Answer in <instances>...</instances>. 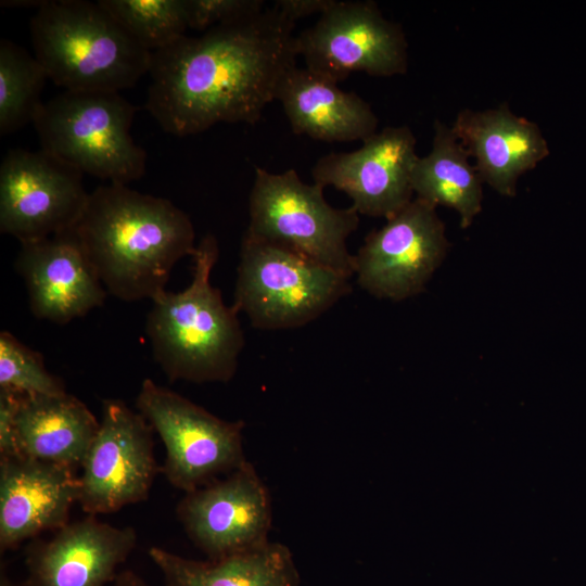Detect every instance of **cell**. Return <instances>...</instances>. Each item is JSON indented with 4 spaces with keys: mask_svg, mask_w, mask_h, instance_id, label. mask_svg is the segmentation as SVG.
<instances>
[{
    "mask_svg": "<svg viewBox=\"0 0 586 586\" xmlns=\"http://www.w3.org/2000/svg\"><path fill=\"white\" fill-rule=\"evenodd\" d=\"M113 18L144 49L155 52L189 29L184 0H100Z\"/></svg>",
    "mask_w": 586,
    "mask_h": 586,
    "instance_id": "24",
    "label": "cell"
},
{
    "mask_svg": "<svg viewBox=\"0 0 586 586\" xmlns=\"http://www.w3.org/2000/svg\"><path fill=\"white\" fill-rule=\"evenodd\" d=\"M219 256L214 234L198 243L190 284L152 298L145 332L154 360L170 382H229L244 346L238 310L228 306L211 275Z\"/></svg>",
    "mask_w": 586,
    "mask_h": 586,
    "instance_id": "3",
    "label": "cell"
},
{
    "mask_svg": "<svg viewBox=\"0 0 586 586\" xmlns=\"http://www.w3.org/2000/svg\"><path fill=\"white\" fill-rule=\"evenodd\" d=\"M136 407L165 446L163 473L166 480L184 493L247 461L242 420L220 419L151 379L143 380Z\"/></svg>",
    "mask_w": 586,
    "mask_h": 586,
    "instance_id": "8",
    "label": "cell"
},
{
    "mask_svg": "<svg viewBox=\"0 0 586 586\" xmlns=\"http://www.w3.org/2000/svg\"><path fill=\"white\" fill-rule=\"evenodd\" d=\"M137 109L119 92L67 91L34 118L41 149L81 173L128 184L145 171L146 154L130 135Z\"/></svg>",
    "mask_w": 586,
    "mask_h": 586,
    "instance_id": "5",
    "label": "cell"
},
{
    "mask_svg": "<svg viewBox=\"0 0 586 586\" xmlns=\"http://www.w3.org/2000/svg\"><path fill=\"white\" fill-rule=\"evenodd\" d=\"M451 129L475 160L483 183L502 196L513 198L519 178L549 155L539 126L514 114L507 104L482 111L463 109Z\"/></svg>",
    "mask_w": 586,
    "mask_h": 586,
    "instance_id": "18",
    "label": "cell"
},
{
    "mask_svg": "<svg viewBox=\"0 0 586 586\" xmlns=\"http://www.w3.org/2000/svg\"><path fill=\"white\" fill-rule=\"evenodd\" d=\"M305 67L335 82L352 73L403 75L408 43L400 24L385 18L373 1H337L296 36Z\"/></svg>",
    "mask_w": 586,
    "mask_h": 586,
    "instance_id": "9",
    "label": "cell"
},
{
    "mask_svg": "<svg viewBox=\"0 0 586 586\" xmlns=\"http://www.w3.org/2000/svg\"><path fill=\"white\" fill-rule=\"evenodd\" d=\"M48 75L36 59L15 42L0 40V135L14 132L34 118Z\"/></svg>",
    "mask_w": 586,
    "mask_h": 586,
    "instance_id": "23",
    "label": "cell"
},
{
    "mask_svg": "<svg viewBox=\"0 0 586 586\" xmlns=\"http://www.w3.org/2000/svg\"><path fill=\"white\" fill-rule=\"evenodd\" d=\"M276 100L296 135L348 142L362 141L377 132L379 119L368 102L306 67L295 66L286 74Z\"/></svg>",
    "mask_w": 586,
    "mask_h": 586,
    "instance_id": "19",
    "label": "cell"
},
{
    "mask_svg": "<svg viewBox=\"0 0 586 586\" xmlns=\"http://www.w3.org/2000/svg\"><path fill=\"white\" fill-rule=\"evenodd\" d=\"M246 233L303 254L348 278L354 276L348 237L359 225L352 207L335 208L323 188L304 182L294 169L255 168Z\"/></svg>",
    "mask_w": 586,
    "mask_h": 586,
    "instance_id": "7",
    "label": "cell"
},
{
    "mask_svg": "<svg viewBox=\"0 0 586 586\" xmlns=\"http://www.w3.org/2000/svg\"><path fill=\"white\" fill-rule=\"evenodd\" d=\"M416 145L408 126L384 127L354 151L320 157L311 169L314 183L346 193L359 215L388 219L413 199Z\"/></svg>",
    "mask_w": 586,
    "mask_h": 586,
    "instance_id": "14",
    "label": "cell"
},
{
    "mask_svg": "<svg viewBox=\"0 0 586 586\" xmlns=\"http://www.w3.org/2000/svg\"><path fill=\"white\" fill-rule=\"evenodd\" d=\"M137 545L136 530L97 520L67 523L26 553L27 586H106Z\"/></svg>",
    "mask_w": 586,
    "mask_h": 586,
    "instance_id": "16",
    "label": "cell"
},
{
    "mask_svg": "<svg viewBox=\"0 0 586 586\" xmlns=\"http://www.w3.org/2000/svg\"><path fill=\"white\" fill-rule=\"evenodd\" d=\"M149 557L166 586H298L300 576L291 550L266 542L252 549L205 561L151 547Z\"/></svg>",
    "mask_w": 586,
    "mask_h": 586,
    "instance_id": "21",
    "label": "cell"
},
{
    "mask_svg": "<svg viewBox=\"0 0 586 586\" xmlns=\"http://www.w3.org/2000/svg\"><path fill=\"white\" fill-rule=\"evenodd\" d=\"M76 167L40 149L9 151L0 166V231L21 244L76 227L89 193Z\"/></svg>",
    "mask_w": 586,
    "mask_h": 586,
    "instance_id": "11",
    "label": "cell"
},
{
    "mask_svg": "<svg viewBox=\"0 0 586 586\" xmlns=\"http://www.w3.org/2000/svg\"><path fill=\"white\" fill-rule=\"evenodd\" d=\"M431 151L419 156L412 171L415 198L457 212L460 227L469 228L482 211L483 181L451 126L434 122Z\"/></svg>",
    "mask_w": 586,
    "mask_h": 586,
    "instance_id": "22",
    "label": "cell"
},
{
    "mask_svg": "<svg viewBox=\"0 0 586 586\" xmlns=\"http://www.w3.org/2000/svg\"><path fill=\"white\" fill-rule=\"evenodd\" d=\"M449 249L436 206L413 198L353 256L358 285L377 298L400 302L424 291Z\"/></svg>",
    "mask_w": 586,
    "mask_h": 586,
    "instance_id": "10",
    "label": "cell"
},
{
    "mask_svg": "<svg viewBox=\"0 0 586 586\" xmlns=\"http://www.w3.org/2000/svg\"><path fill=\"white\" fill-rule=\"evenodd\" d=\"M0 387L22 394L66 393L64 382L47 370L42 355L9 331L0 333Z\"/></svg>",
    "mask_w": 586,
    "mask_h": 586,
    "instance_id": "25",
    "label": "cell"
},
{
    "mask_svg": "<svg viewBox=\"0 0 586 586\" xmlns=\"http://www.w3.org/2000/svg\"><path fill=\"white\" fill-rule=\"evenodd\" d=\"M98 428L94 415L74 395L21 394L15 426L17 455L76 471Z\"/></svg>",
    "mask_w": 586,
    "mask_h": 586,
    "instance_id": "20",
    "label": "cell"
},
{
    "mask_svg": "<svg viewBox=\"0 0 586 586\" xmlns=\"http://www.w3.org/2000/svg\"><path fill=\"white\" fill-rule=\"evenodd\" d=\"M0 586H14L3 568L0 573Z\"/></svg>",
    "mask_w": 586,
    "mask_h": 586,
    "instance_id": "30",
    "label": "cell"
},
{
    "mask_svg": "<svg viewBox=\"0 0 586 586\" xmlns=\"http://www.w3.org/2000/svg\"><path fill=\"white\" fill-rule=\"evenodd\" d=\"M21 394L0 387V458L18 456L15 426Z\"/></svg>",
    "mask_w": 586,
    "mask_h": 586,
    "instance_id": "27",
    "label": "cell"
},
{
    "mask_svg": "<svg viewBox=\"0 0 586 586\" xmlns=\"http://www.w3.org/2000/svg\"><path fill=\"white\" fill-rule=\"evenodd\" d=\"M294 27L266 7L153 52L145 109L178 137L218 123L255 124L297 66Z\"/></svg>",
    "mask_w": 586,
    "mask_h": 586,
    "instance_id": "1",
    "label": "cell"
},
{
    "mask_svg": "<svg viewBox=\"0 0 586 586\" xmlns=\"http://www.w3.org/2000/svg\"><path fill=\"white\" fill-rule=\"evenodd\" d=\"M29 30L36 59L67 91L119 92L149 74L152 52L99 2L42 1Z\"/></svg>",
    "mask_w": 586,
    "mask_h": 586,
    "instance_id": "4",
    "label": "cell"
},
{
    "mask_svg": "<svg viewBox=\"0 0 586 586\" xmlns=\"http://www.w3.org/2000/svg\"><path fill=\"white\" fill-rule=\"evenodd\" d=\"M333 0H277L272 4L285 18L296 23L314 14H322Z\"/></svg>",
    "mask_w": 586,
    "mask_h": 586,
    "instance_id": "28",
    "label": "cell"
},
{
    "mask_svg": "<svg viewBox=\"0 0 586 586\" xmlns=\"http://www.w3.org/2000/svg\"><path fill=\"white\" fill-rule=\"evenodd\" d=\"M74 229L106 292L124 302L165 291L175 265L198 246L188 214L120 183L89 193Z\"/></svg>",
    "mask_w": 586,
    "mask_h": 586,
    "instance_id": "2",
    "label": "cell"
},
{
    "mask_svg": "<svg viewBox=\"0 0 586 586\" xmlns=\"http://www.w3.org/2000/svg\"><path fill=\"white\" fill-rule=\"evenodd\" d=\"M348 277L285 246L244 233L233 306L262 330L317 319L351 292Z\"/></svg>",
    "mask_w": 586,
    "mask_h": 586,
    "instance_id": "6",
    "label": "cell"
},
{
    "mask_svg": "<svg viewBox=\"0 0 586 586\" xmlns=\"http://www.w3.org/2000/svg\"><path fill=\"white\" fill-rule=\"evenodd\" d=\"M153 432L123 400L103 399L99 428L78 476V504L86 513H112L148 498L158 471Z\"/></svg>",
    "mask_w": 586,
    "mask_h": 586,
    "instance_id": "12",
    "label": "cell"
},
{
    "mask_svg": "<svg viewBox=\"0 0 586 586\" xmlns=\"http://www.w3.org/2000/svg\"><path fill=\"white\" fill-rule=\"evenodd\" d=\"M113 586H149L139 575L130 570H124L113 581Z\"/></svg>",
    "mask_w": 586,
    "mask_h": 586,
    "instance_id": "29",
    "label": "cell"
},
{
    "mask_svg": "<svg viewBox=\"0 0 586 586\" xmlns=\"http://www.w3.org/2000/svg\"><path fill=\"white\" fill-rule=\"evenodd\" d=\"M177 514L193 544L215 560L268 542L272 505L268 487L247 460L222 477L184 493Z\"/></svg>",
    "mask_w": 586,
    "mask_h": 586,
    "instance_id": "13",
    "label": "cell"
},
{
    "mask_svg": "<svg viewBox=\"0 0 586 586\" xmlns=\"http://www.w3.org/2000/svg\"><path fill=\"white\" fill-rule=\"evenodd\" d=\"M79 498L76 471L21 456L0 458V548L68 523Z\"/></svg>",
    "mask_w": 586,
    "mask_h": 586,
    "instance_id": "17",
    "label": "cell"
},
{
    "mask_svg": "<svg viewBox=\"0 0 586 586\" xmlns=\"http://www.w3.org/2000/svg\"><path fill=\"white\" fill-rule=\"evenodd\" d=\"M14 265L37 319L65 324L105 301L107 292L75 229L22 243Z\"/></svg>",
    "mask_w": 586,
    "mask_h": 586,
    "instance_id": "15",
    "label": "cell"
},
{
    "mask_svg": "<svg viewBox=\"0 0 586 586\" xmlns=\"http://www.w3.org/2000/svg\"><path fill=\"white\" fill-rule=\"evenodd\" d=\"M184 5L189 28L203 33L266 8L263 0H184Z\"/></svg>",
    "mask_w": 586,
    "mask_h": 586,
    "instance_id": "26",
    "label": "cell"
}]
</instances>
